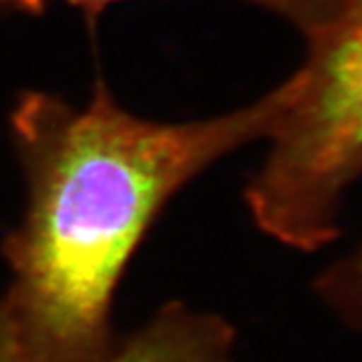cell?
I'll return each mask as SVG.
<instances>
[{
	"instance_id": "6da1fadb",
	"label": "cell",
	"mask_w": 362,
	"mask_h": 362,
	"mask_svg": "<svg viewBox=\"0 0 362 362\" xmlns=\"http://www.w3.org/2000/svg\"><path fill=\"white\" fill-rule=\"evenodd\" d=\"M270 90L209 119L157 121L127 111L97 78L89 101L18 93L8 117L26 183L6 235L0 362H101L117 344V286L168 204L206 169L264 139Z\"/></svg>"
},
{
	"instance_id": "3957f363",
	"label": "cell",
	"mask_w": 362,
	"mask_h": 362,
	"mask_svg": "<svg viewBox=\"0 0 362 362\" xmlns=\"http://www.w3.org/2000/svg\"><path fill=\"white\" fill-rule=\"evenodd\" d=\"M101 362H235V332L226 318L169 302Z\"/></svg>"
},
{
	"instance_id": "277c9868",
	"label": "cell",
	"mask_w": 362,
	"mask_h": 362,
	"mask_svg": "<svg viewBox=\"0 0 362 362\" xmlns=\"http://www.w3.org/2000/svg\"><path fill=\"white\" fill-rule=\"evenodd\" d=\"M314 294L324 310L362 342V235L320 270Z\"/></svg>"
},
{
	"instance_id": "5b68a950",
	"label": "cell",
	"mask_w": 362,
	"mask_h": 362,
	"mask_svg": "<svg viewBox=\"0 0 362 362\" xmlns=\"http://www.w3.org/2000/svg\"><path fill=\"white\" fill-rule=\"evenodd\" d=\"M54 2H65L71 8H77L87 18V23L93 25L109 6L125 0H0V8L4 13L39 16ZM242 2L284 18L300 35L318 25L332 6V0H242Z\"/></svg>"
},
{
	"instance_id": "7a4b0ae2",
	"label": "cell",
	"mask_w": 362,
	"mask_h": 362,
	"mask_svg": "<svg viewBox=\"0 0 362 362\" xmlns=\"http://www.w3.org/2000/svg\"><path fill=\"white\" fill-rule=\"evenodd\" d=\"M302 37V63L270 89L268 147L244 197L264 235L314 254L337 244L362 183V0H332Z\"/></svg>"
}]
</instances>
